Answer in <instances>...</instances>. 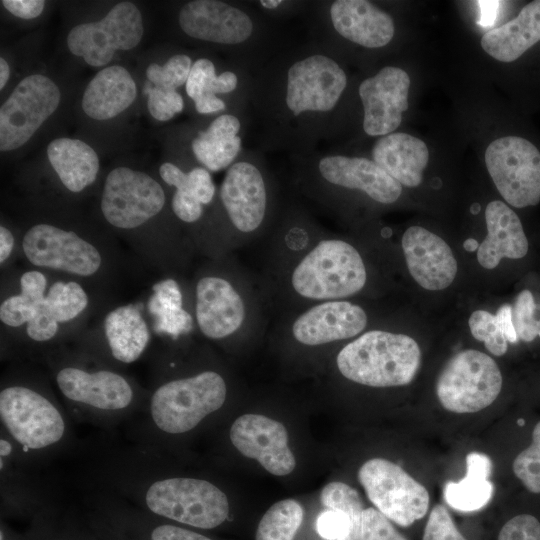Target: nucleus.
Segmentation results:
<instances>
[{"label": "nucleus", "instance_id": "nucleus-1", "mask_svg": "<svg viewBox=\"0 0 540 540\" xmlns=\"http://www.w3.org/2000/svg\"><path fill=\"white\" fill-rule=\"evenodd\" d=\"M348 74L329 46L316 40L286 46L251 75L246 103L267 149L291 156L327 140Z\"/></svg>", "mask_w": 540, "mask_h": 540}, {"label": "nucleus", "instance_id": "nucleus-2", "mask_svg": "<svg viewBox=\"0 0 540 540\" xmlns=\"http://www.w3.org/2000/svg\"><path fill=\"white\" fill-rule=\"evenodd\" d=\"M142 411L129 429L133 444L169 454L176 444L220 411L228 398V382L217 369L179 372L173 358L155 360Z\"/></svg>", "mask_w": 540, "mask_h": 540}, {"label": "nucleus", "instance_id": "nucleus-3", "mask_svg": "<svg viewBox=\"0 0 540 540\" xmlns=\"http://www.w3.org/2000/svg\"><path fill=\"white\" fill-rule=\"evenodd\" d=\"M367 280L366 263L356 246L320 228L303 249L272 260L264 287L269 300L289 312L346 300L360 293Z\"/></svg>", "mask_w": 540, "mask_h": 540}, {"label": "nucleus", "instance_id": "nucleus-4", "mask_svg": "<svg viewBox=\"0 0 540 540\" xmlns=\"http://www.w3.org/2000/svg\"><path fill=\"white\" fill-rule=\"evenodd\" d=\"M0 422V429L36 468L79 447L73 420L49 379L28 366H17L2 377Z\"/></svg>", "mask_w": 540, "mask_h": 540}, {"label": "nucleus", "instance_id": "nucleus-5", "mask_svg": "<svg viewBox=\"0 0 540 540\" xmlns=\"http://www.w3.org/2000/svg\"><path fill=\"white\" fill-rule=\"evenodd\" d=\"M42 359L73 422L108 430L134 418L145 405L147 389L85 352L57 348Z\"/></svg>", "mask_w": 540, "mask_h": 540}, {"label": "nucleus", "instance_id": "nucleus-6", "mask_svg": "<svg viewBox=\"0 0 540 540\" xmlns=\"http://www.w3.org/2000/svg\"><path fill=\"white\" fill-rule=\"evenodd\" d=\"M194 319L199 332L213 342H227L265 327L264 285L257 287L241 268L213 260L198 272L194 283Z\"/></svg>", "mask_w": 540, "mask_h": 540}, {"label": "nucleus", "instance_id": "nucleus-7", "mask_svg": "<svg viewBox=\"0 0 540 540\" xmlns=\"http://www.w3.org/2000/svg\"><path fill=\"white\" fill-rule=\"evenodd\" d=\"M267 20L245 4L219 0L189 1L178 13L179 27L186 36L237 49L245 71L254 73L286 47L274 42L276 36H271Z\"/></svg>", "mask_w": 540, "mask_h": 540}, {"label": "nucleus", "instance_id": "nucleus-8", "mask_svg": "<svg viewBox=\"0 0 540 540\" xmlns=\"http://www.w3.org/2000/svg\"><path fill=\"white\" fill-rule=\"evenodd\" d=\"M299 190L323 207L341 192H359L375 203H395L402 186L372 159L321 153L291 156Z\"/></svg>", "mask_w": 540, "mask_h": 540}, {"label": "nucleus", "instance_id": "nucleus-9", "mask_svg": "<svg viewBox=\"0 0 540 540\" xmlns=\"http://www.w3.org/2000/svg\"><path fill=\"white\" fill-rule=\"evenodd\" d=\"M218 198L229 225L227 249L261 236L277 220V186L261 156L242 151L227 168Z\"/></svg>", "mask_w": 540, "mask_h": 540}, {"label": "nucleus", "instance_id": "nucleus-10", "mask_svg": "<svg viewBox=\"0 0 540 540\" xmlns=\"http://www.w3.org/2000/svg\"><path fill=\"white\" fill-rule=\"evenodd\" d=\"M420 363L421 350L412 337L376 329L344 345L335 358L336 367L344 378L375 388L409 384Z\"/></svg>", "mask_w": 540, "mask_h": 540}, {"label": "nucleus", "instance_id": "nucleus-11", "mask_svg": "<svg viewBox=\"0 0 540 540\" xmlns=\"http://www.w3.org/2000/svg\"><path fill=\"white\" fill-rule=\"evenodd\" d=\"M21 249L33 266L79 278L97 277L106 265L99 245L74 230L49 223H37L28 228L22 237Z\"/></svg>", "mask_w": 540, "mask_h": 540}, {"label": "nucleus", "instance_id": "nucleus-12", "mask_svg": "<svg viewBox=\"0 0 540 540\" xmlns=\"http://www.w3.org/2000/svg\"><path fill=\"white\" fill-rule=\"evenodd\" d=\"M502 388L497 363L487 354L468 349L454 355L441 371L436 394L454 413H474L491 405Z\"/></svg>", "mask_w": 540, "mask_h": 540}, {"label": "nucleus", "instance_id": "nucleus-13", "mask_svg": "<svg viewBox=\"0 0 540 540\" xmlns=\"http://www.w3.org/2000/svg\"><path fill=\"white\" fill-rule=\"evenodd\" d=\"M358 480L377 510L402 527L412 525L428 511L427 489L387 459L372 458L364 462Z\"/></svg>", "mask_w": 540, "mask_h": 540}, {"label": "nucleus", "instance_id": "nucleus-14", "mask_svg": "<svg viewBox=\"0 0 540 540\" xmlns=\"http://www.w3.org/2000/svg\"><path fill=\"white\" fill-rule=\"evenodd\" d=\"M165 203L164 189L157 180L143 171L120 166L105 179L100 208L108 224L129 231L157 216Z\"/></svg>", "mask_w": 540, "mask_h": 540}, {"label": "nucleus", "instance_id": "nucleus-15", "mask_svg": "<svg viewBox=\"0 0 540 540\" xmlns=\"http://www.w3.org/2000/svg\"><path fill=\"white\" fill-rule=\"evenodd\" d=\"M0 429V518L27 521L58 504L53 488Z\"/></svg>", "mask_w": 540, "mask_h": 540}, {"label": "nucleus", "instance_id": "nucleus-16", "mask_svg": "<svg viewBox=\"0 0 540 540\" xmlns=\"http://www.w3.org/2000/svg\"><path fill=\"white\" fill-rule=\"evenodd\" d=\"M487 170L504 200L513 207L540 202V152L528 140L505 136L485 151Z\"/></svg>", "mask_w": 540, "mask_h": 540}, {"label": "nucleus", "instance_id": "nucleus-17", "mask_svg": "<svg viewBox=\"0 0 540 540\" xmlns=\"http://www.w3.org/2000/svg\"><path fill=\"white\" fill-rule=\"evenodd\" d=\"M143 19L138 7L119 2L100 20L74 26L67 35L70 52L92 67L107 65L118 50H131L141 41Z\"/></svg>", "mask_w": 540, "mask_h": 540}, {"label": "nucleus", "instance_id": "nucleus-18", "mask_svg": "<svg viewBox=\"0 0 540 540\" xmlns=\"http://www.w3.org/2000/svg\"><path fill=\"white\" fill-rule=\"evenodd\" d=\"M60 101V89L49 77L23 78L0 108V150L8 152L26 144Z\"/></svg>", "mask_w": 540, "mask_h": 540}, {"label": "nucleus", "instance_id": "nucleus-19", "mask_svg": "<svg viewBox=\"0 0 540 540\" xmlns=\"http://www.w3.org/2000/svg\"><path fill=\"white\" fill-rule=\"evenodd\" d=\"M368 324L360 305L332 300L286 312L279 324L292 342L306 348H319L359 336Z\"/></svg>", "mask_w": 540, "mask_h": 540}, {"label": "nucleus", "instance_id": "nucleus-20", "mask_svg": "<svg viewBox=\"0 0 540 540\" xmlns=\"http://www.w3.org/2000/svg\"><path fill=\"white\" fill-rule=\"evenodd\" d=\"M314 29L328 31L366 49L388 45L395 34L393 18L367 0H334L316 5Z\"/></svg>", "mask_w": 540, "mask_h": 540}, {"label": "nucleus", "instance_id": "nucleus-21", "mask_svg": "<svg viewBox=\"0 0 540 540\" xmlns=\"http://www.w3.org/2000/svg\"><path fill=\"white\" fill-rule=\"evenodd\" d=\"M410 77L395 66L382 67L362 80L358 95L363 107V130L371 137L393 133L408 109Z\"/></svg>", "mask_w": 540, "mask_h": 540}, {"label": "nucleus", "instance_id": "nucleus-22", "mask_svg": "<svg viewBox=\"0 0 540 540\" xmlns=\"http://www.w3.org/2000/svg\"><path fill=\"white\" fill-rule=\"evenodd\" d=\"M229 439L238 452L273 475L285 476L295 468L287 430L279 421L260 414L241 415L232 423Z\"/></svg>", "mask_w": 540, "mask_h": 540}, {"label": "nucleus", "instance_id": "nucleus-23", "mask_svg": "<svg viewBox=\"0 0 540 540\" xmlns=\"http://www.w3.org/2000/svg\"><path fill=\"white\" fill-rule=\"evenodd\" d=\"M103 338V344L80 351L116 368L139 360L151 340L150 329L140 307L126 304L109 311L103 322Z\"/></svg>", "mask_w": 540, "mask_h": 540}, {"label": "nucleus", "instance_id": "nucleus-24", "mask_svg": "<svg viewBox=\"0 0 540 540\" xmlns=\"http://www.w3.org/2000/svg\"><path fill=\"white\" fill-rule=\"evenodd\" d=\"M403 254L413 279L427 290H442L455 279L457 262L449 245L420 226L409 227L402 236Z\"/></svg>", "mask_w": 540, "mask_h": 540}, {"label": "nucleus", "instance_id": "nucleus-25", "mask_svg": "<svg viewBox=\"0 0 540 540\" xmlns=\"http://www.w3.org/2000/svg\"><path fill=\"white\" fill-rule=\"evenodd\" d=\"M487 236L479 244L477 259L494 269L502 258L520 259L528 252V240L517 214L504 202H490L485 210Z\"/></svg>", "mask_w": 540, "mask_h": 540}, {"label": "nucleus", "instance_id": "nucleus-26", "mask_svg": "<svg viewBox=\"0 0 540 540\" xmlns=\"http://www.w3.org/2000/svg\"><path fill=\"white\" fill-rule=\"evenodd\" d=\"M372 160L386 173L407 187L422 182L429 161L427 145L419 138L404 132L381 136L372 147Z\"/></svg>", "mask_w": 540, "mask_h": 540}, {"label": "nucleus", "instance_id": "nucleus-27", "mask_svg": "<svg viewBox=\"0 0 540 540\" xmlns=\"http://www.w3.org/2000/svg\"><path fill=\"white\" fill-rule=\"evenodd\" d=\"M137 86L123 66L101 69L89 82L82 97V109L94 120H108L125 111L136 99Z\"/></svg>", "mask_w": 540, "mask_h": 540}, {"label": "nucleus", "instance_id": "nucleus-28", "mask_svg": "<svg viewBox=\"0 0 540 540\" xmlns=\"http://www.w3.org/2000/svg\"><path fill=\"white\" fill-rule=\"evenodd\" d=\"M161 179L175 188L171 199V209L182 222H198L204 213V206L214 200L216 187L210 171L196 166L184 172L177 165L165 162L159 168Z\"/></svg>", "mask_w": 540, "mask_h": 540}, {"label": "nucleus", "instance_id": "nucleus-29", "mask_svg": "<svg viewBox=\"0 0 540 540\" xmlns=\"http://www.w3.org/2000/svg\"><path fill=\"white\" fill-rule=\"evenodd\" d=\"M540 41V0L525 5L509 22L487 31L483 50L501 62H513Z\"/></svg>", "mask_w": 540, "mask_h": 540}, {"label": "nucleus", "instance_id": "nucleus-30", "mask_svg": "<svg viewBox=\"0 0 540 540\" xmlns=\"http://www.w3.org/2000/svg\"><path fill=\"white\" fill-rule=\"evenodd\" d=\"M242 123L237 115L225 113L217 116L191 142L196 160L210 172L229 168L240 156Z\"/></svg>", "mask_w": 540, "mask_h": 540}, {"label": "nucleus", "instance_id": "nucleus-31", "mask_svg": "<svg viewBox=\"0 0 540 540\" xmlns=\"http://www.w3.org/2000/svg\"><path fill=\"white\" fill-rule=\"evenodd\" d=\"M48 160L64 187L79 193L93 184L100 163L95 150L80 139L57 138L47 146Z\"/></svg>", "mask_w": 540, "mask_h": 540}, {"label": "nucleus", "instance_id": "nucleus-32", "mask_svg": "<svg viewBox=\"0 0 540 540\" xmlns=\"http://www.w3.org/2000/svg\"><path fill=\"white\" fill-rule=\"evenodd\" d=\"M238 85L236 72L225 70L217 75L210 59L199 58L192 64L185 90L199 114H212L226 109V103L216 94L232 93Z\"/></svg>", "mask_w": 540, "mask_h": 540}, {"label": "nucleus", "instance_id": "nucleus-33", "mask_svg": "<svg viewBox=\"0 0 540 540\" xmlns=\"http://www.w3.org/2000/svg\"><path fill=\"white\" fill-rule=\"evenodd\" d=\"M492 470L490 458L471 452L466 456V475L459 482L449 481L444 488L447 504L459 511L471 512L484 507L491 499L494 486L489 481Z\"/></svg>", "mask_w": 540, "mask_h": 540}, {"label": "nucleus", "instance_id": "nucleus-34", "mask_svg": "<svg viewBox=\"0 0 540 540\" xmlns=\"http://www.w3.org/2000/svg\"><path fill=\"white\" fill-rule=\"evenodd\" d=\"M26 533L28 540H102L84 511L65 509L59 503L37 515L29 523Z\"/></svg>", "mask_w": 540, "mask_h": 540}, {"label": "nucleus", "instance_id": "nucleus-35", "mask_svg": "<svg viewBox=\"0 0 540 540\" xmlns=\"http://www.w3.org/2000/svg\"><path fill=\"white\" fill-rule=\"evenodd\" d=\"M148 308L157 319V330L175 338L196 325L194 317L183 308L180 285L174 279H165L154 286Z\"/></svg>", "mask_w": 540, "mask_h": 540}, {"label": "nucleus", "instance_id": "nucleus-36", "mask_svg": "<svg viewBox=\"0 0 540 540\" xmlns=\"http://www.w3.org/2000/svg\"><path fill=\"white\" fill-rule=\"evenodd\" d=\"M303 508L293 499L273 504L261 518L256 540H293L303 521Z\"/></svg>", "mask_w": 540, "mask_h": 540}, {"label": "nucleus", "instance_id": "nucleus-37", "mask_svg": "<svg viewBox=\"0 0 540 540\" xmlns=\"http://www.w3.org/2000/svg\"><path fill=\"white\" fill-rule=\"evenodd\" d=\"M44 303L61 324L79 317L87 309L89 297L79 282L59 280L49 286Z\"/></svg>", "mask_w": 540, "mask_h": 540}, {"label": "nucleus", "instance_id": "nucleus-38", "mask_svg": "<svg viewBox=\"0 0 540 540\" xmlns=\"http://www.w3.org/2000/svg\"><path fill=\"white\" fill-rule=\"evenodd\" d=\"M192 64V60L187 54H175L164 65L156 63L148 65L146 76L149 82L156 87L177 90L186 84Z\"/></svg>", "mask_w": 540, "mask_h": 540}, {"label": "nucleus", "instance_id": "nucleus-39", "mask_svg": "<svg viewBox=\"0 0 540 540\" xmlns=\"http://www.w3.org/2000/svg\"><path fill=\"white\" fill-rule=\"evenodd\" d=\"M512 468L527 490L540 493V421L533 429L531 444L516 456Z\"/></svg>", "mask_w": 540, "mask_h": 540}, {"label": "nucleus", "instance_id": "nucleus-40", "mask_svg": "<svg viewBox=\"0 0 540 540\" xmlns=\"http://www.w3.org/2000/svg\"><path fill=\"white\" fill-rule=\"evenodd\" d=\"M512 319L518 339L531 342L540 337V304L535 303L529 290H522L516 297Z\"/></svg>", "mask_w": 540, "mask_h": 540}, {"label": "nucleus", "instance_id": "nucleus-41", "mask_svg": "<svg viewBox=\"0 0 540 540\" xmlns=\"http://www.w3.org/2000/svg\"><path fill=\"white\" fill-rule=\"evenodd\" d=\"M468 323L472 336L484 342L490 353L502 356L507 352L508 341L495 315L485 310H476L471 314Z\"/></svg>", "mask_w": 540, "mask_h": 540}, {"label": "nucleus", "instance_id": "nucleus-42", "mask_svg": "<svg viewBox=\"0 0 540 540\" xmlns=\"http://www.w3.org/2000/svg\"><path fill=\"white\" fill-rule=\"evenodd\" d=\"M361 520L346 512L326 509L316 520V531L325 540H359Z\"/></svg>", "mask_w": 540, "mask_h": 540}, {"label": "nucleus", "instance_id": "nucleus-43", "mask_svg": "<svg viewBox=\"0 0 540 540\" xmlns=\"http://www.w3.org/2000/svg\"><path fill=\"white\" fill-rule=\"evenodd\" d=\"M320 501L326 509L340 510L361 520L364 510L361 497L353 487L343 482L328 483L321 491Z\"/></svg>", "mask_w": 540, "mask_h": 540}, {"label": "nucleus", "instance_id": "nucleus-44", "mask_svg": "<svg viewBox=\"0 0 540 540\" xmlns=\"http://www.w3.org/2000/svg\"><path fill=\"white\" fill-rule=\"evenodd\" d=\"M144 92L148 96V111L158 121H168L184 108L183 98L177 90L156 87L148 82Z\"/></svg>", "mask_w": 540, "mask_h": 540}, {"label": "nucleus", "instance_id": "nucleus-45", "mask_svg": "<svg viewBox=\"0 0 540 540\" xmlns=\"http://www.w3.org/2000/svg\"><path fill=\"white\" fill-rule=\"evenodd\" d=\"M43 301H37L20 291L19 294L11 295L2 300L0 320L10 328H19L26 325L34 317Z\"/></svg>", "mask_w": 540, "mask_h": 540}, {"label": "nucleus", "instance_id": "nucleus-46", "mask_svg": "<svg viewBox=\"0 0 540 540\" xmlns=\"http://www.w3.org/2000/svg\"><path fill=\"white\" fill-rule=\"evenodd\" d=\"M359 540H407L390 520L375 508L363 510Z\"/></svg>", "mask_w": 540, "mask_h": 540}, {"label": "nucleus", "instance_id": "nucleus-47", "mask_svg": "<svg viewBox=\"0 0 540 540\" xmlns=\"http://www.w3.org/2000/svg\"><path fill=\"white\" fill-rule=\"evenodd\" d=\"M422 540H466L458 531L447 509L435 505L427 520Z\"/></svg>", "mask_w": 540, "mask_h": 540}, {"label": "nucleus", "instance_id": "nucleus-48", "mask_svg": "<svg viewBox=\"0 0 540 540\" xmlns=\"http://www.w3.org/2000/svg\"><path fill=\"white\" fill-rule=\"evenodd\" d=\"M498 540H540V522L529 514L517 515L503 525Z\"/></svg>", "mask_w": 540, "mask_h": 540}, {"label": "nucleus", "instance_id": "nucleus-49", "mask_svg": "<svg viewBox=\"0 0 540 540\" xmlns=\"http://www.w3.org/2000/svg\"><path fill=\"white\" fill-rule=\"evenodd\" d=\"M84 513L89 524L102 540H139L113 525L94 510L86 507Z\"/></svg>", "mask_w": 540, "mask_h": 540}, {"label": "nucleus", "instance_id": "nucleus-50", "mask_svg": "<svg viewBox=\"0 0 540 540\" xmlns=\"http://www.w3.org/2000/svg\"><path fill=\"white\" fill-rule=\"evenodd\" d=\"M1 4L12 15L25 20L37 18L45 8L43 0H2Z\"/></svg>", "mask_w": 540, "mask_h": 540}, {"label": "nucleus", "instance_id": "nucleus-51", "mask_svg": "<svg viewBox=\"0 0 540 540\" xmlns=\"http://www.w3.org/2000/svg\"><path fill=\"white\" fill-rule=\"evenodd\" d=\"M495 317L507 341L510 343H516L519 339L513 324L512 306L510 304L502 305L498 309Z\"/></svg>", "mask_w": 540, "mask_h": 540}, {"label": "nucleus", "instance_id": "nucleus-52", "mask_svg": "<svg viewBox=\"0 0 540 540\" xmlns=\"http://www.w3.org/2000/svg\"><path fill=\"white\" fill-rule=\"evenodd\" d=\"M15 245L12 232L4 225L0 226V263L3 265L11 256Z\"/></svg>", "mask_w": 540, "mask_h": 540}, {"label": "nucleus", "instance_id": "nucleus-53", "mask_svg": "<svg viewBox=\"0 0 540 540\" xmlns=\"http://www.w3.org/2000/svg\"><path fill=\"white\" fill-rule=\"evenodd\" d=\"M0 540H28L26 531L18 532L7 524V521H0Z\"/></svg>", "mask_w": 540, "mask_h": 540}, {"label": "nucleus", "instance_id": "nucleus-54", "mask_svg": "<svg viewBox=\"0 0 540 540\" xmlns=\"http://www.w3.org/2000/svg\"><path fill=\"white\" fill-rule=\"evenodd\" d=\"M290 2H286L284 0H260L258 1V5L263 9L265 12H275L283 7H286Z\"/></svg>", "mask_w": 540, "mask_h": 540}, {"label": "nucleus", "instance_id": "nucleus-55", "mask_svg": "<svg viewBox=\"0 0 540 540\" xmlns=\"http://www.w3.org/2000/svg\"><path fill=\"white\" fill-rule=\"evenodd\" d=\"M10 77V66L4 58H0V89L2 90Z\"/></svg>", "mask_w": 540, "mask_h": 540}, {"label": "nucleus", "instance_id": "nucleus-56", "mask_svg": "<svg viewBox=\"0 0 540 540\" xmlns=\"http://www.w3.org/2000/svg\"><path fill=\"white\" fill-rule=\"evenodd\" d=\"M463 247L467 252H474L478 250L479 244L476 239L468 238L463 243Z\"/></svg>", "mask_w": 540, "mask_h": 540}, {"label": "nucleus", "instance_id": "nucleus-57", "mask_svg": "<svg viewBox=\"0 0 540 540\" xmlns=\"http://www.w3.org/2000/svg\"><path fill=\"white\" fill-rule=\"evenodd\" d=\"M480 210V206L478 204H474L471 208V211L473 214H476Z\"/></svg>", "mask_w": 540, "mask_h": 540}, {"label": "nucleus", "instance_id": "nucleus-58", "mask_svg": "<svg viewBox=\"0 0 540 540\" xmlns=\"http://www.w3.org/2000/svg\"><path fill=\"white\" fill-rule=\"evenodd\" d=\"M518 425L523 426L524 425V420H522V419L518 420Z\"/></svg>", "mask_w": 540, "mask_h": 540}]
</instances>
